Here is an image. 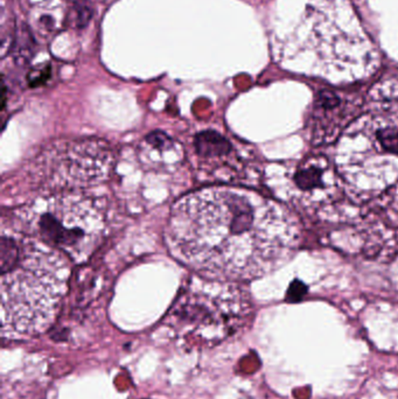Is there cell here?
Wrapping results in <instances>:
<instances>
[{
    "instance_id": "1",
    "label": "cell",
    "mask_w": 398,
    "mask_h": 399,
    "mask_svg": "<svg viewBox=\"0 0 398 399\" xmlns=\"http://www.w3.org/2000/svg\"><path fill=\"white\" fill-rule=\"evenodd\" d=\"M165 241L170 255L201 277L241 281L285 263L298 228L282 205L259 193L208 187L175 202Z\"/></svg>"
},
{
    "instance_id": "2",
    "label": "cell",
    "mask_w": 398,
    "mask_h": 399,
    "mask_svg": "<svg viewBox=\"0 0 398 399\" xmlns=\"http://www.w3.org/2000/svg\"><path fill=\"white\" fill-rule=\"evenodd\" d=\"M1 335L32 338L51 327L68 291V257L25 232L3 230Z\"/></svg>"
},
{
    "instance_id": "3",
    "label": "cell",
    "mask_w": 398,
    "mask_h": 399,
    "mask_svg": "<svg viewBox=\"0 0 398 399\" xmlns=\"http://www.w3.org/2000/svg\"><path fill=\"white\" fill-rule=\"evenodd\" d=\"M290 70L330 82H355L376 72L380 55L348 0H305L284 42Z\"/></svg>"
},
{
    "instance_id": "4",
    "label": "cell",
    "mask_w": 398,
    "mask_h": 399,
    "mask_svg": "<svg viewBox=\"0 0 398 399\" xmlns=\"http://www.w3.org/2000/svg\"><path fill=\"white\" fill-rule=\"evenodd\" d=\"M20 232L47 243L73 262L87 260L109 229V213L103 198L81 191L48 194L20 209Z\"/></svg>"
},
{
    "instance_id": "5",
    "label": "cell",
    "mask_w": 398,
    "mask_h": 399,
    "mask_svg": "<svg viewBox=\"0 0 398 399\" xmlns=\"http://www.w3.org/2000/svg\"><path fill=\"white\" fill-rule=\"evenodd\" d=\"M113 161V150L101 140H62L39 154L32 177L48 194L80 191L106 180Z\"/></svg>"
},
{
    "instance_id": "6",
    "label": "cell",
    "mask_w": 398,
    "mask_h": 399,
    "mask_svg": "<svg viewBox=\"0 0 398 399\" xmlns=\"http://www.w3.org/2000/svg\"><path fill=\"white\" fill-rule=\"evenodd\" d=\"M35 49V40H33V35L31 34V31L28 30L26 26L18 31L17 38L14 39L13 48L12 51H14V58L15 60H21L24 61H30L33 53L32 51Z\"/></svg>"
},
{
    "instance_id": "7",
    "label": "cell",
    "mask_w": 398,
    "mask_h": 399,
    "mask_svg": "<svg viewBox=\"0 0 398 399\" xmlns=\"http://www.w3.org/2000/svg\"><path fill=\"white\" fill-rule=\"evenodd\" d=\"M72 13L73 24L76 28L82 30L87 27L94 17V5L92 0H75Z\"/></svg>"
},
{
    "instance_id": "8",
    "label": "cell",
    "mask_w": 398,
    "mask_h": 399,
    "mask_svg": "<svg viewBox=\"0 0 398 399\" xmlns=\"http://www.w3.org/2000/svg\"><path fill=\"white\" fill-rule=\"evenodd\" d=\"M385 200L387 203L383 205V209H387L385 216L388 219H385L387 223L392 225V228L398 229V186L389 191V194L385 195Z\"/></svg>"
}]
</instances>
